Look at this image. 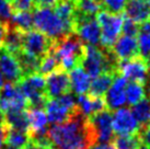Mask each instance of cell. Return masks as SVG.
Here are the masks:
<instances>
[{"label": "cell", "mask_w": 150, "mask_h": 149, "mask_svg": "<svg viewBox=\"0 0 150 149\" xmlns=\"http://www.w3.org/2000/svg\"><path fill=\"white\" fill-rule=\"evenodd\" d=\"M54 11L60 19L67 34L74 33V19H75V4L70 0H59L54 6Z\"/></svg>", "instance_id": "7402d4cb"}, {"label": "cell", "mask_w": 150, "mask_h": 149, "mask_svg": "<svg viewBox=\"0 0 150 149\" xmlns=\"http://www.w3.org/2000/svg\"><path fill=\"white\" fill-rule=\"evenodd\" d=\"M11 7H12V12L32 11L34 9V1L33 0H12Z\"/></svg>", "instance_id": "8d00e7d4"}, {"label": "cell", "mask_w": 150, "mask_h": 149, "mask_svg": "<svg viewBox=\"0 0 150 149\" xmlns=\"http://www.w3.org/2000/svg\"><path fill=\"white\" fill-rule=\"evenodd\" d=\"M47 136L58 149H90L96 145L87 118L81 113L65 123L52 126L47 131Z\"/></svg>", "instance_id": "6da1fadb"}, {"label": "cell", "mask_w": 150, "mask_h": 149, "mask_svg": "<svg viewBox=\"0 0 150 149\" xmlns=\"http://www.w3.org/2000/svg\"><path fill=\"white\" fill-rule=\"evenodd\" d=\"M116 74L132 81L146 84L150 76V69L146 59L139 55L137 57L117 62Z\"/></svg>", "instance_id": "30bf717a"}, {"label": "cell", "mask_w": 150, "mask_h": 149, "mask_svg": "<svg viewBox=\"0 0 150 149\" xmlns=\"http://www.w3.org/2000/svg\"><path fill=\"white\" fill-rule=\"evenodd\" d=\"M28 117H29V136L31 139L44 136L47 134V124L48 120L44 109H28Z\"/></svg>", "instance_id": "ac0fdd59"}, {"label": "cell", "mask_w": 150, "mask_h": 149, "mask_svg": "<svg viewBox=\"0 0 150 149\" xmlns=\"http://www.w3.org/2000/svg\"><path fill=\"white\" fill-rule=\"evenodd\" d=\"M46 94L48 99L58 98L60 95L71 92L69 74L67 71L60 69L46 76Z\"/></svg>", "instance_id": "9a60e30c"}, {"label": "cell", "mask_w": 150, "mask_h": 149, "mask_svg": "<svg viewBox=\"0 0 150 149\" xmlns=\"http://www.w3.org/2000/svg\"><path fill=\"white\" fill-rule=\"evenodd\" d=\"M132 113L136 118L138 124L142 127H145L150 122V98L145 96L138 103L132 106Z\"/></svg>", "instance_id": "83f0119b"}, {"label": "cell", "mask_w": 150, "mask_h": 149, "mask_svg": "<svg viewBox=\"0 0 150 149\" xmlns=\"http://www.w3.org/2000/svg\"><path fill=\"white\" fill-rule=\"evenodd\" d=\"M148 7H149V13H150V0H148Z\"/></svg>", "instance_id": "c3c4849f"}, {"label": "cell", "mask_w": 150, "mask_h": 149, "mask_svg": "<svg viewBox=\"0 0 150 149\" xmlns=\"http://www.w3.org/2000/svg\"><path fill=\"white\" fill-rule=\"evenodd\" d=\"M116 59L108 52H103L96 46L84 45V56L81 67L90 77L96 78L103 72L116 74Z\"/></svg>", "instance_id": "3957f363"}, {"label": "cell", "mask_w": 150, "mask_h": 149, "mask_svg": "<svg viewBox=\"0 0 150 149\" xmlns=\"http://www.w3.org/2000/svg\"><path fill=\"white\" fill-rule=\"evenodd\" d=\"M50 146H52V145H50ZM46 147H48V146H42L41 144H38V141L31 139V140L29 141V144L25 146L23 149H46Z\"/></svg>", "instance_id": "b9f144b4"}, {"label": "cell", "mask_w": 150, "mask_h": 149, "mask_svg": "<svg viewBox=\"0 0 150 149\" xmlns=\"http://www.w3.org/2000/svg\"><path fill=\"white\" fill-rule=\"evenodd\" d=\"M74 4L76 13L84 17H96V13L102 10L100 0H78Z\"/></svg>", "instance_id": "1f68e13d"}, {"label": "cell", "mask_w": 150, "mask_h": 149, "mask_svg": "<svg viewBox=\"0 0 150 149\" xmlns=\"http://www.w3.org/2000/svg\"><path fill=\"white\" fill-rule=\"evenodd\" d=\"M124 16L140 24L150 19L148 2L144 0H127L124 8Z\"/></svg>", "instance_id": "44dd1931"}, {"label": "cell", "mask_w": 150, "mask_h": 149, "mask_svg": "<svg viewBox=\"0 0 150 149\" xmlns=\"http://www.w3.org/2000/svg\"><path fill=\"white\" fill-rule=\"evenodd\" d=\"M137 36L139 55L145 58L150 55V19L139 24Z\"/></svg>", "instance_id": "f1b7e54d"}, {"label": "cell", "mask_w": 150, "mask_h": 149, "mask_svg": "<svg viewBox=\"0 0 150 149\" xmlns=\"http://www.w3.org/2000/svg\"><path fill=\"white\" fill-rule=\"evenodd\" d=\"M125 95H126V102L133 106L136 103H138L140 100H142L146 96V88L145 84L139 82H133L127 83L125 89Z\"/></svg>", "instance_id": "836d02e7"}, {"label": "cell", "mask_w": 150, "mask_h": 149, "mask_svg": "<svg viewBox=\"0 0 150 149\" xmlns=\"http://www.w3.org/2000/svg\"><path fill=\"white\" fill-rule=\"evenodd\" d=\"M0 103L2 110H28L29 104L25 96L16 83L8 82L0 90Z\"/></svg>", "instance_id": "7c38bea8"}, {"label": "cell", "mask_w": 150, "mask_h": 149, "mask_svg": "<svg viewBox=\"0 0 150 149\" xmlns=\"http://www.w3.org/2000/svg\"><path fill=\"white\" fill-rule=\"evenodd\" d=\"M11 16H12L11 2L8 0H0V20L8 22Z\"/></svg>", "instance_id": "74e56055"}, {"label": "cell", "mask_w": 150, "mask_h": 149, "mask_svg": "<svg viewBox=\"0 0 150 149\" xmlns=\"http://www.w3.org/2000/svg\"><path fill=\"white\" fill-rule=\"evenodd\" d=\"M10 25V24H9ZM23 35L24 34L19 32L18 30L13 29V28H9L8 33L4 37V46L6 50L12 53L13 55L19 53L20 50H22V44H23Z\"/></svg>", "instance_id": "4dcf8cb0"}, {"label": "cell", "mask_w": 150, "mask_h": 149, "mask_svg": "<svg viewBox=\"0 0 150 149\" xmlns=\"http://www.w3.org/2000/svg\"><path fill=\"white\" fill-rule=\"evenodd\" d=\"M16 84L25 96L29 108L44 109L46 102L50 100L46 94L45 78L38 72L23 76Z\"/></svg>", "instance_id": "277c9868"}, {"label": "cell", "mask_w": 150, "mask_h": 149, "mask_svg": "<svg viewBox=\"0 0 150 149\" xmlns=\"http://www.w3.org/2000/svg\"><path fill=\"white\" fill-rule=\"evenodd\" d=\"M70 1H72V2H76V1H78V0H70Z\"/></svg>", "instance_id": "681fc988"}, {"label": "cell", "mask_w": 150, "mask_h": 149, "mask_svg": "<svg viewBox=\"0 0 150 149\" xmlns=\"http://www.w3.org/2000/svg\"><path fill=\"white\" fill-rule=\"evenodd\" d=\"M54 40L47 37L40 31H30L23 35L22 50L35 58H41L52 48Z\"/></svg>", "instance_id": "8fae6325"}, {"label": "cell", "mask_w": 150, "mask_h": 149, "mask_svg": "<svg viewBox=\"0 0 150 149\" xmlns=\"http://www.w3.org/2000/svg\"><path fill=\"white\" fill-rule=\"evenodd\" d=\"M90 149H116L112 144H96Z\"/></svg>", "instance_id": "ee69618b"}, {"label": "cell", "mask_w": 150, "mask_h": 149, "mask_svg": "<svg viewBox=\"0 0 150 149\" xmlns=\"http://www.w3.org/2000/svg\"><path fill=\"white\" fill-rule=\"evenodd\" d=\"M142 149H148V148H146V147H142Z\"/></svg>", "instance_id": "f907efd6"}, {"label": "cell", "mask_w": 150, "mask_h": 149, "mask_svg": "<svg viewBox=\"0 0 150 149\" xmlns=\"http://www.w3.org/2000/svg\"><path fill=\"white\" fill-rule=\"evenodd\" d=\"M148 125H149V126H150V122H149V124H148Z\"/></svg>", "instance_id": "db71d44e"}, {"label": "cell", "mask_w": 150, "mask_h": 149, "mask_svg": "<svg viewBox=\"0 0 150 149\" xmlns=\"http://www.w3.org/2000/svg\"><path fill=\"white\" fill-rule=\"evenodd\" d=\"M115 74H113V72H103L96 76L90 84V89H89L90 94L94 96H104L108 88L112 84Z\"/></svg>", "instance_id": "d4e9b609"}, {"label": "cell", "mask_w": 150, "mask_h": 149, "mask_svg": "<svg viewBox=\"0 0 150 149\" xmlns=\"http://www.w3.org/2000/svg\"><path fill=\"white\" fill-rule=\"evenodd\" d=\"M0 74L11 83H17L23 77L17 57L4 46H0Z\"/></svg>", "instance_id": "2e32d148"}, {"label": "cell", "mask_w": 150, "mask_h": 149, "mask_svg": "<svg viewBox=\"0 0 150 149\" xmlns=\"http://www.w3.org/2000/svg\"><path fill=\"white\" fill-rule=\"evenodd\" d=\"M4 124L9 128L17 129L29 134V117L28 110H7L4 112Z\"/></svg>", "instance_id": "ffe728a7"}, {"label": "cell", "mask_w": 150, "mask_h": 149, "mask_svg": "<svg viewBox=\"0 0 150 149\" xmlns=\"http://www.w3.org/2000/svg\"><path fill=\"white\" fill-rule=\"evenodd\" d=\"M52 50L63 70L70 71L76 67L81 66L84 56V44L74 33L67 34L62 38L54 41Z\"/></svg>", "instance_id": "7a4b0ae2"}, {"label": "cell", "mask_w": 150, "mask_h": 149, "mask_svg": "<svg viewBox=\"0 0 150 149\" xmlns=\"http://www.w3.org/2000/svg\"><path fill=\"white\" fill-rule=\"evenodd\" d=\"M14 56L17 57L18 62L20 64L23 76H28V74L38 72V65H40V59L38 58H35L31 55L26 54L23 50H20L19 53L14 54Z\"/></svg>", "instance_id": "d6a6232c"}, {"label": "cell", "mask_w": 150, "mask_h": 149, "mask_svg": "<svg viewBox=\"0 0 150 149\" xmlns=\"http://www.w3.org/2000/svg\"><path fill=\"white\" fill-rule=\"evenodd\" d=\"M72 32L77 34L80 41L87 45L96 46L101 41V29L96 17L80 16L75 11Z\"/></svg>", "instance_id": "9c48e42d"}, {"label": "cell", "mask_w": 150, "mask_h": 149, "mask_svg": "<svg viewBox=\"0 0 150 149\" xmlns=\"http://www.w3.org/2000/svg\"><path fill=\"white\" fill-rule=\"evenodd\" d=\"M126 86L127 79L118 74H115L111 87L108 88L104 95L105 105L108 111H115L126 103Z\"/></svg>", "instance_id": "4fadbf2b"}, {"label": "cell", "mask_w": 150, "mask_h": 149, "mask_svg": "<svg viewBox=\"0 0 150 149\" xmlns=\"http://www.w3.org/2000/svg\"><path fill=\"white\" fill-rule=\"evenodd\" d=\"M4 76L0 74V90H1V88L4 87Z\"/></svg>", "instance_id": "bcb514c9"}, {"label": "cell", "mask_w": 150, "mask_h": 149, "mask_svg": "<svg viewBox=\"0 0 150 149\" xmlns=\"http://www.w3.org/2000/svg\"><path fill=\"white\" fill-rule=\"evenodd\" d=\"M33 1H34V0H33Z\"/></svg>", "instance_id": "11a10c76"}, {"label": "cell", "mask_w": 150, "mask_h": 149, "mask_svg": "<svg viewBox=\"0 0 150 149\" xmlns=\"http://www.w3.org/2000/svg\"><path fill=\"white\" fill-rule=\"evenodd\" d=\"M102 8L111 13H122L127 0H100Z\"/></svg>", "instance_id": "e575fe53"}, {"label": "cell", "mask_w": 150, "mask_h": 149, "mask_svg": "<svg viewBox=\"0 0 150 149\" xmlns=\"http://www.w3.org/2000/svg\"><path fill=\"white\" fill-rule=\"evenodd\" d=\"M89 125V128L92 133L93 139L96 144H108L111 143L113 138V127H112V114L111 111L105 109L86 117Z\"/></svg>", "instance_id": "ba28073f"}, {"label": "cell", "mask_w": 150, "mask_h": 149, "mask_svg": "<svg viewBox=\"0 0 150 149\" xmlns=\"http://www.w3.org/2000/svg\"><path fill=\"white\" fill-rule=\"evenodd\" d=\"M71 91H74L77 95L86 94L91 84V77L84 71L81 66L71 69L69 72Z\"/></svg>", "instance_id": "603a6c76"}, {"label": "cell", "mask_w": 150, "mask_h": 149, "mask_svg": "<svg viewBox=\"0 0 150 149\" xmlns=\"http://www.w3.org/2000/svg\"><path fill=\"white\" fill-rule=\"evenodd\" d=\"M6 125L2 123L0 124V149L4 148V134H6Z\"/></svg>", "instance_id": "7bdbcfd3"}, {"label": "cell", "mask_w": 150, "mask_h": 149, "mask_svg": "<svg viewBox=\"0 0 150 149\" xmlns=\"http://www.w3.org/2000/svg\"><path fill=\"white\" fill-rule=\"evenodd\" d=\"M108 53L116 59V62L137 57L139 56L137 38L123 34L120 38H117L112 48L108 50Z\"/></svg>", "instance_id": "e0dca14e"}, {"label": "cell", "mask_w": 150, "mask_h": 149, "mask_svg": "<svg viewBox=\"0 0 150 149\" xmlns=\"http://www.w3.org/2000/svg\"><path fill=\"white\" fill-rule=\"evenodd\" d=\"M139 137H140V140H142V147H146V148L150 149V126L147 125L145 127H142L139 129Z\"/></svg>", "instance_id": "f35d334b"}, {"label": "cell", "mask_w": 150, "mask_h": 149, "mask_svg": "<svg viewBox=\"0 0 150 149\" xmlns=\"http://www.w3.org/2000/svg\"><path fill=\"white\" fill-rule=\"evenodd\" d=\"M58 1L59 0H34V8L35 7H48V8H52Z\"/></svg>", "instance_id": "ab89813d"}, {"label": "cell", "mask_w": 150, "mask_h": 149, "mask_svg": "<svg viewBox=\"0 0 150 149\" xmlns=\"http://www.w3.org/2000/svg\"><path fill=\"white\" fill-rule=\"evenodd\" d=\"M144 1H148V0H144Z\"/></svg>", "instance_id": "f5cc1de1"}, {"label": "cell", "mask_w": 150, "mask_h": 149, "mask_svg": "<svg viewBox=\"0 0 150 149\" xmlns=\"http://www.w3.org/2000/svg\"><path fill=\"white\" fill-rule=\"evenodd\" d=\"M2 149H17V148H13V147H11V146H8V145H6V147Z\"/></svg>", "instance_id": "7dc6e473"}, {"label": "cell", "mask_w": 150, "mask_h": 149, "mask_svg": "<svg viewBox=\"0 0 150 149\" xmlns=\"http://www.w3.org/2000/svg\"><path fill=\"white\" fill-rule=\"evenodd\" d=\"M8 1H10V2H11V1H12V0H8Z\"/></svg>", "instance_id": "816d5d0a"}, {"label": "cell", "mask_w": 150, "mask_h": 149, "mask_svg": "<svg viewBox=\"0 0 150 149\" xmlns=\"http://www.w3.org/2000/svg\"><path fill=\"white\" fill-rule=\"evenodd\" d=\"M44 111L48 122L55 125L65 123L78 113H81L71 92L50 99L44 106Z\"/></svg>", "instance_id": "5b68a950"}, {"label": "cell", "mask_w": 150, "mask_h": 149, "mask_svg": "<svg viewBox=\"0 0 150 149\" xmlns=\"http://www.w3.org/2000/svg\"><path fill=\"white\" fill-rule=\"evenodd\" d=\"M4 123V110L1 108V103H0V124Z\"/></svg>", "instance_id": "f6af8a7d"}, {"label": "cell", "mask_w": 150, "mask_h": 149, "mask_svg": "<svg viewBox=\"0 0 150 149\" xmlns=\"http://www.w3.org/2000/svg\"><path fill=\"white\" fill-rule=\"evenodd\" d=\"M116 149H142V140L139 134H123L114 135L111 140Z\"/></svg>", "instance_id": "484cf974"}, {"label": "cell", "mask_w": 150, "mask_h": 149, "mask_svg": "<svg viewBox=\"0 0 150 149\" xmlns=\"http://www.w3.org/2000/svg\"><path fill=\"white\" fill-rule=\"evenodd\" d=\"M62 67L59 64L58 59L56 57L55 53L50 48L41 59H40V65H38V72L42 76H48L50 74L54 72L56 70H60Z\"/></svg>", "instance_id": "f546056e"}, {"label": "cell", "mask_w": 150, "mask_h": 149, "mask_svg": "<svg viewBox=\"0 0 150 149\" xmlns=\"http://www.w3.org/2000/svg\"><path fill=\"white\" fill-rule=\"evenodd\" d=\"M33 24L38 31L54 41L67 35L58 16L54 9L48 7H35L33 9Z\"/></svg>", "instance_id": "8992f818"}, {"label": "cell", "mask_w": 150, "mask_h": 149, "mask_svg": "<svg viewBox=\"0 0 150 149\" xmlns=\"http://www.w3.org/2000/svg\"><path fill=\"white\" fill-rule=\"evenodd\" d=\"M77 105L84 117H89L106 109L104 96H94L90 93L78 95Z\"/></svg>", "instance_id": "d6986e66"}, {"label": "cell", "mask_w": 150, "mask_h": 149, "mask_svg": "<svg viewBox=\"0 0 150 149\" xmlns=\"http://www.w3.org/2000/svg\"><path fill=\"white\" fill-rule=\"evenodd\" d=\"M11 23H9L11 28L18 30L19 32L25 34L32 31L33 24V13L31 11H21V12H12Z\"/></svg>", "instance_id": "cb8c5ba5"}, {"label": "cell", "mask_w": 150, "mask_h": 149, "mask_svg": "<svg viewBox=\"0 0 150 149\" xmlns=\"http://www.w3.org/2000/svg\"><path fill=\"white\" fill-rule=\"evenodd\" d=\"M138 30H139V24L124 16L123 24H122V32H123V34L127 35V36L136 37L138 33Z\"/></svg>", "instance_id": "d590c367"}, {"label": "cell", "mask_w": 150, "mask_h": 149, "mask_svg": "<svg viewBox=\"0 0 150 149\" xmlns=\"http://www.w3.org/2000/svg\"><path fill=\"white\" fill-rule=\"evenodd\" d=\"M96 19L101 29V45L106 52H108L121 34L124 17L121 13L116 14L106 10H101L96 13Z\"/></svg>", "instance_id": "52a82bcc"}, {"label": "cell", "mask_w": 150, "mask_h": 149, "mask_svg": "<svg viewBox=\"0 0 150 149\" xmlns=\"http://www.w3.org/2000/svg\"><path fill=\"white\" fill-rule=\"evenodd\" d=\"M10 28V25H9V22H0V46H2L4 44V37L8 33V30Z\"/></svg>", "instance_id": "60d3db41"}, {"label": "cell", "mask_w": 150, "mask_h": 149, "mask_svg": "<svg viewBox=\"0 0 150 149\" xmlns=\"http://www.w3.org/2000/svg\"><path fill=\"white\" fill-rule=\"evenodd\" d=\"M7 127V126H6ZM31 140L29 134L21 131L12 129L7 127L6 128V134H4V145L11 146L13 148L23 149L25 146L29 144Z\"/></svg>", "instance_id": "4316f807"}, {"label": "cell", "mask_w": 150, "mask_h": 149, "mask_svg": "<svg viewBox=\"0 0 150 149\" xmlns=\"http://www.w3.org/2000/svg\"><path fill=\"white\" fill-rule=\"evenodd\" d=\"M112 127L113 133L116 135L137 134L140 129V126L134 117L132 111L124 108L115 110V113L112 115Z\"/></svg>", "instance_id": "5bb4252c"}]
</instances>
